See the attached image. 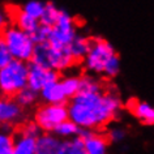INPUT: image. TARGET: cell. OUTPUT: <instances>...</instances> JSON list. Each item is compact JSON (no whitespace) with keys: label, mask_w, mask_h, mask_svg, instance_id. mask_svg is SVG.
Here are the masks:
<instances>
[{"label":"cell","mask_w":154,"mask_h":154,"mask_svg":"<svg viewBox=\"0 0 154 154\" xmlns=\"http://www.w3.org/2000/svg\"><path fill=\"white\" fill-rule=\"evenodd\" d=\"M122 109V98L105 88L95 91L79 90L67 106L68 119L80 129H101L114 122Z\"/></svg>","instance_id":"obj_1"},{"label":"cell","mask_w":154,"mask_h":154,"mask_svg":"<svg viewBox=\"0 0 154 154\" xmlns=\"http://www.w3.org/2000/svg\"><path fill=\"white\" fill-rule=\"evenodd\" d=\"M82 60L88 73L94 76H105L106 79L116 77L122 68L120 57L114 46L103 38L90 39L89 50Z\"/></svg>","instance_id":"obj_2"},{"label":"cell","mask_w":154,"mask_h":154,"mask_svg":"<svg viewBox=\"0 0 154 154\" xmlns=\"http://www.w3.org/2000/svg\"><path fill=\"white\" fill-rule=\"evenodd\" d=\"M30 61L41 65V67L52 69L57 73L71 69L76 63L69 55L67 48L55 47V46L50 45L48 42L35 43Z\"/></svg>","instance_id":"obj_3"},{"label":"cell","mask_w":154,"mask_h":154,"mask_svg":"<svg viewBox=\"0 0 154 154\" xmlns=\"http://www.w3.org/2000/svg\"><path fill=\"white\" fill-rule=\"evenodd\" d=\"M28 69L26 61L11 59L0 68V94L14 97L18 91L28 86Z\"/></svg>","instance_id":"obj_4"},{"label":"cell","mask_w":154,"mask_h":154,"mask_svg":"<svg viewBox=\"0 0 154 154\" xmlns=\"http://www.w3.org/2000/svg\"><path fill=\"white\" fill-rule=\"evenodd\" d=\"M0 38L4 42L12 59L30 61L34 51V46H35V42L33 41L30 34H28L18 26L12 24V25H7L2 30Z\"/></svg>","instance_id":"obj_5"},{"label":"cell","mask_w":154,"mask_h":154,"mask_svg":"<svg viewBox=\"0 0 154 154\" xmlns=\"http://www.w3.org/2000/svg\"><path fill=\"white\" fill-rule=\"evenodd\" d=\"M77 33L79 32H77V24L75 18L61 9L55 24L50 26L48 37L46 42H48L50 45L55 46V47L65 48Z\"/></svg>","instance_id":"obj_6"},{"label":"cell","mask_w":154,"mask_h":154,"mask_svg":"<svg viewBox=\"0 0 154 154\" xmlns=\"http://www.w3.org/2000/svg\"><path fill=\"white\" fill-rule=\"evenodd\" d=\"M65 119H68V110L64 103H43L34 112V123L42 132H54Z\"/></svg>","instance_id":"obj_7"},{"label":"cell","mask_w":154,"mask_h":154,"mask_svg":"<svg viewBox=\"0 0 154 154\" xmlns=\"http://www.w3.org/2000/svg\"><path fill=\"white\" fill-rule=\"evenodd\" d=\"M79 137L86 154H109L110 141L99 129H80Z\"/></svg>","instance_id":"obj_8"},{"label":"cell","mask_w":154,"mask_h":154,"mask_svg":"<svg viewBox=\"0 0 154 154\" xmlns=\"http://www.w3.org/2000/svg\"><path fill=\"white\" fill-rule=\"evenodd\" d=\"M25 118L24 109L13 97L0 95V127H11L22 123Z\"/></svg>","instance_id":"obj_9"},{"label":"cell","mask_w":154,"mask_h":154,"mask_svg":"<svg viewBox=\"0 0 154 154\" xmlns=\"http://www.w3.org/2000/svg\"><path fill=\"white\" fill-rule=\"evenodd\" d=\"M59 79V73L52 71V69L41 67L38 64H29L28 69V86L32 88L33 90H35L39 93L41 89L47 85V84L55 81Z\"/></svg>","instance_id":"obj_10"},{"label":"cell","mask_w":154,"mask_h":154,"mask_svg":"<svg viewBox=\"0 0 154 154\" xmlns=\"http://www.w3.org/2000/svg\"><path fill=\"white\" fill-rule=\"evenodd\" d=\"M39 98L43 101V103H64L65 105L68 101V97L59 79L47 84L43 89H41Z\"/></svg>","instance_id":"obj_11"},{"label":"cell","mask_w":154,"mask_h":154,"mask_svg":"<svg viewBox=\"0 0 154 154\" xmlns=\"http://www.w3.org/2000/svg\"><path fill=\"white\" fill-rule=\"evenodd\" d=\"M128 109L133 118H136L138 122L142 124L152 125L154 123V109L150 103L145 101H138V99H133L128 103Z\"/></svg>","instance_id":"obj_12"},{"label":"cell","mask_w":154,"mask_h":154,"mask_svg":"<svg viewBox=\"0 0 154 154\" xmlns=\"http://www.w3.org/2000/svg\"><path fill=\"white\" fill-rule=\"evenodd\" d=\"M37 137L30 136L20 131L13 137V145L11 154H35Z\"/></svg>","instance_id":"obj_13"},{"label":"cell","mask_w":154,"mask_h":154,"mask_svg":"<svg viewBox=\"0 0 154 154\" xmlns=\"http://www.w3.org/2000/svg\"><path fill=\"white\" fill-rule=\"evenodd\" d=\"M60 141V138L52 132H42L37 137L35 154H56Z\"/></svg>","instance_id":"obj_14"},{"label":"cell","mask_w":154,"mask_h":154,"mask_svg":"<svg viewBox=\"0 0 154 154\" xmlns=\"http://www.w3.org/2000/svg\"><path fill=\"white\" fill-rule=\"evenodd\" d=\"M89 45H90V39L85 35L77 33L75 38L69 42V45L67 46V51L69 52V55L72 56V59L75 61L82 60L84 56L86 55L88 50H89Z\"/></svg>","instance_id":"obj_15"},{"label":"cell","mask_w":154,"mask_h":154,"mask_svg":"<svg viewBox=\"0 0 154 154\" xmlns=\"http://www.w3.org/2000/svg\"><path fill=\"white\" fill-rule=\"evenodd\" d=\"M11 17H12V20L14 21V25L18 26V28L22 29L28 34H30V35H32L37 30L38 26H39V20L28 16V14L24 13L21 9H16Z\"/></svg>","instance_id":"obj_16"},{"label":"cell","mask_w":154,"mask_h":154,"mask_svg":"<svg viewBox=\"0 0 154 154\" xmlns=\"http://www.w3.org/2000/svg\"><path fill=\"white\" fill-rule=\"evenodd\" d=\"M52 133L55 134L56 137H59L60 140H68V138H73V137L79 136L80 128L71 120V119H65V120H63L55 129H54Z\"/></svg>","instance_id":"obj_17"},{"label":"cell","mask_w":154,"mask_h":154,"mask_svg":"<svg viewBox=\"0 0 154 154\" xmlns=\"http://www.w3.org/2000/svg\"><path fill=\"white\" fill-rule=\"evenodd\" d=\"M56 154H86V153L84 150L80 137L76 136L73 138H68V140H61Z\"/></svg>","instance_id":"obj_18"},{"label":"cell","mask_w":154,"mask_h":154,"mask_svg":"<svg viewBox=\"0 0 154 154\" xmlns=\"http://www.w3.org/2000/svg\"><path fill=\"white\" fill-rule=\"evenodd\" d=\"M13 98L16 99L17 103L22 107V109H26V107L34 106L38 102V99H39V93L35 90H33L32 88L26 86L22 90L18 91Z\"/></svg>","instance_id":"obj_19"},{"label":"cell","mask_w":154,"mask_h":154,"mask_svg":"<svg viewBox=\"0 0 154 154\" xmlns=\"http://www.w3.org/2000/svg\"><path fill=\"white\" fill-rule=\"evenodd\" d=\"M60 8L54 4V3H45V9H43V13L39 18V24L45 25V26H52L55 24V21L57 20L59 17V13H60Z\"/></svg>","instance_id":"obj_20"},{"label":"cell","mask_w":154,"mask_h":154,"mask_svg":"<svg viewBox=\"0 0 154 154\" xmlns=\"http://www.w3.org/2000/svg\"><path fill=\"white\" fill-rule=\"evenodd\" d=\"M14 134L11 127H0V154H11Z\"/></svg>","instance_id":"obj_21"},{"label":"cell","mask_w":154,"mask_h":154,"mask_svg":"<svg viewBox=\"0 0 154 154\" xmlns=\"http://www.w3.org/2000/svg\"><path fill=\"white\" fill-rule=\"evenodd\" d=\"M61 85H63V89L67 94L68 99L73 97L77 91L80 90V76H76V75H68L63 77V79H59Z\"/></svg>","instance_id":"obj_22"},{"label":"cell","mask_w":154,"mask_h":154,"mask_svg":"<svg viewBox=\"0 0 154 154\" xmlns=\"http://www.w3.org/2000/svg\"><path fill=\"white\" fill-rule=\"evenodd\" d=\"M20 9L24 13L28 14V16L39 20L42 13H43V9H45V3L39 2V0H30V2L25 3L24 7H21Z\"/></svg>","instance_id":"obj_23"},{"label":"cell","mask_w":154,"mask_h":154,"mask_svg":"<svg viewBox=\"0 0 154 154\" xmlns=\"http://www.w3.org/2000/svg\"><path fill=\"white\" fill-rule=\"evenodd\" d=\"M109 141L115 142V144H119V142L124 141L127 138V129L122 125H114L109 129V132L106 133Z\"/></svg>","instance_id":"obj_24"},{"label":"cell","mask_w":154,"mask_h":154,"mask_svg":"<svg viewBox=\"0 0 154 154\" xmlns=\"http://www.w3.org/2000/svg\"><path fill=\"white\" fill-rule=\"evenodd\" d=\"M11 59H12V56H11L9 51L7 50L3 39L0 38V68H2L3 65H5Z\"/></svg>","instance_id":"obj_25"},{"label":"cell","mask_w":154,"mask_h":154,"mask_svg":"<svg viewBox=\"0 0 154 154\" xmlns=\"http://www.w3.org/2000/svg\"><path fill=\"white\" fill-rule=\"evenodd\" d=\"M9 18H11V16H9L8 12H5V11L0 9V32H2V30L4 29L7 25H8Z\"/></svg>","instance_id":"obj_26"}]
</instances>
